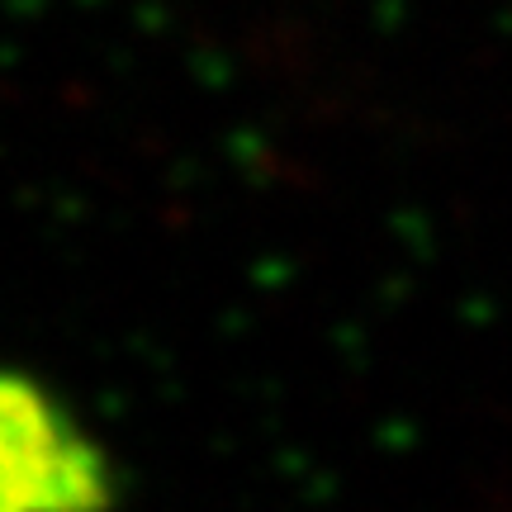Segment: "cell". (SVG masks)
I'll use <instances>...</instances> for the list:
<instances>
[{
    "label": "cell",
    "instance_id": "cell-1",
    "mask_svg": "<svg viewBox=\"0 0 512 512\" xmlns=\"http://www.w3.org/2000/svg\"><path fill=\"white\" fill-rule=\"evenodd\" d=\"M105 446L34 375L0 384V512H114Z\"/></svg>",
    "mask_w": 512,
    "mask_h": 512
}]
</instances>
